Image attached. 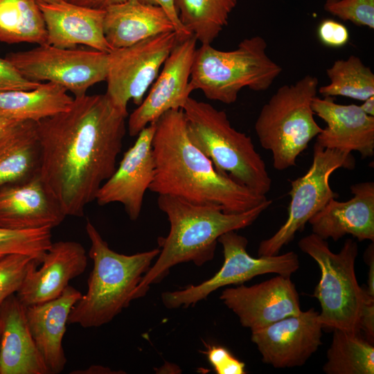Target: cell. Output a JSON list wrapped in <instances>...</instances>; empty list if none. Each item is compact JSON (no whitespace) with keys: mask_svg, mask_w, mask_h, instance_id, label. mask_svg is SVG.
<instances>
[{"mask_svg":"<svg viewBox=\"0 0 374 374\" xmlns=\"http://www.w3.org/2000/svg\"><path fill=\"white\" fill-rule=\"evenodd\" d=\"M127 117L105 93L86 94L37 122L39 177L66 216L82 217L116 170Z\"/></svg>","mask_w":374,"mask_h":374,"instance_id":"6da1fadb","label":"cell"},{"mask_svg":"<svg viewBox=\"0 0 374 374\" xmlns=\"http://www.w3.org/2000/svg\"><path fill=\"white\" fill-rule=\"evenodd\" d=\"M154 123L150 191L191 203L217 205L227 213L248 211L267 199L217 170L189 139L182 109L169 110Z\"/></svg>","mask_w":374,"mask_h":374,"instance_id":"7a4b0ae2","label":"cell"},{"mask_svg":"<svg viewBox=\"0 0 374 374\" xmlns=\"http://www.w3.org/2000/svg\"><path fill=\"white\" fill-rule=\"evenodd\" d=\"M271 204V199H266L248 211L227 213L217 205L195 204L159 195L157 205L168 217L170 231L166 237L157 239L159 254L143 276L136 299L145 296L150 285L159 283L175 265L193 262L200 267L212 260L222 234L250 226Z\"/></svg>","mask_w":374,"mask_h":374,"instance_id":"3957f363","label":"cell"},{"mask_svg":"<svg viewBox=\"0 0 374 374\" xmlns=\"http://www.w3.org/2000/svg\"><path fill=\"white\" fill-rule=\"evenodd\" d=\"M85 230L91 244L89 256L93 266L87 280V291L73 306L68 323L83 328L100 327L110 322L136 299V289L160 249L122 254L109 247L89 220Z\"/></svg>","mask_w":374,"mask_h":374,"instance_id":"277c9868","label":"cell"},{"mask_svg":"<svg viewBox=\"0 0 374 374\" xmlns=\"http://www.w3.org/2000/svg\"><path fill=\"white\" fill-rule=\"evenodd\" d=\"M182 110L189 139L217 170L266 196L272 181L251 138L235 130L224 111L208 103L190 97Z\"/></svg>","mask_w":374,"mask_h":374,"instance_id":"5b68a950","label":"cell"},{"mask_svg":"<svg viewBox=\"0 0 374 374\" xmlns=\"http://www.w3.org/2000/svg\"><path fill=\"white\" fill-rule=\"evenodd\" d=\"M267 44L259 35L242 40L232 51H221L211 44L197 48L192 64L189 85L199 89L206 98L230 105L240 91L268 89L283 71L267 53Z\"/></svg>","mask_w":374,"mask_h":374,"instance_id":"8992f818","label":"cell"},{"mask_svg":"<svg viewBox=\"0 0 374 374\" xmlns=\"http://www.w3.org/2000/svg\"><path fill=\"white\" fill-rule=\"evenodd\" d=\"M318 85L317 77L306 75L281 86L258 114L254 129L261 146L271 152L277 170L296 166L297 157L322 130L312 109Z\"/></svg>","mask_w":374,"mask_h":374,"instance_id":"52a82bcc","label":"cell"},{"mask_svg":"<svg viewBox=\"0 0 374 374\" xmlns=\"http://www.w3.org/2000/svg\"><path fill=\"white\" fill-rule=\"evenodd\" d=\"M298 246L314 260L321 271L313 296L320 303L319 319L323 328L359 334L364 307L371 296L357 280V242L348 238L340 251L334 253L326 240L312 233L302 238Z\"/></svg>","mask_w":374,"mask_h":374,"instance_id":"ba28073f","label":"cell"},{"mask_svg":"<svg viewBox=\"0 0 374 374\" xmlns=\"http://www.w3.org/2000/svg\"><path fill=\"white\" fill-rule=\"evenodd\" d=\"M355 167L351 153L323 148L315 143L310 167L305 174L290 182L287 220L273 235L260 242L258 256L278 254L312 216L337 196L329 184L331 174L339 168L353 170Z\"/></svg>","mask_w":374,"mask_h":374,"instance_id":"9c48e42d","label":"cell"},{"mask_svg":"<svg viewBox=\"0 0 374 374\" xmlns=\"http://www.w3.org/2000/svg\"><path fill=\"white\" fill-rule=\"evenodd\" d=\"M223 249L224 262L211 278L197 285L161 294L163 304L169 309L195 305L213 292L230 285H238L259 275L276 274L290 277L300 266L294 251L253 258L247 251V239L236 231H230L218 238Z\"/></svg>","mask_w":374,"mask_h":374,"instance_id":"30bf717a","label":"cell"},{"mask_svg":"<svg viewBox=\"0 0 374 374\" xmlns=\"http://www.w3.org/2000/svg\"><path fill=\"white\" fill-rule=\"evenodd\" d=\"M5 57L25 78L57 84L74 97L86 95L91 87L107 77L108 53L94 49L62 48L45 44L8 53Z\"/></svg>","mask_w":374,"mask_h":374,"instance_id":"8fae6325","label":"cell"},{"mask_svg":"<svg viewBox=\"0 0 374 374\" xmlns=\"http://www.w3.org/2000/svg\"><path fill=\"white\" fill-rule=\"evenodd\" d=\"M181 41L175 31L152 36L108 53L106 96L128 116L130 100L139 106L166 60Z\"/></svg>","mask_w":374,"mask_h":374,"instance_id":"7c38bea8","label":"cell"},{"mask_svg":"<svg viewBox=\"0 0 374 374\" xmlns=\"http://www.w3.org/2000/svg\"><path fill=\"white\" fill-rule=\"evenodd\" d=\"M197 42L191 35L172 49L148 94L129 116L130 136H136L166 112L183 109L192 92L189 82Z\"/></svg>","mask_w":374,"mask_h":374,"instance_id":"4fadbf2b","label":"cell"},{"mask_svg":"<svg viewBox=\"0 0 374 374\" xmlns=\"http://www.w3.org/2000/svg\"><path fill=\"white\" fill-rule=\"evenodd\" d=\"M319 312L314 308L251 331L262 361L276 368L301 366L322 345Z\"/></svg>","mask_w":374,"mask_h":374,"instance_id":"5bb4252c","label":"cell"},{"mask_svg":"<svg viewBox=\"0 0 374 374\" xmlns=\"http://www.w3.org/2000/svg\"><path fill=\"white\" fill-rule=\"evenodd\" d=\"M220 299L251 331L302 311L294 283L282 275L251 286L226 288Z\"/></svg>","mask_w":374,"mask_h":374,"instance_id":"9a60e30c","label":"cell"},{"mask_svg":"<svg viewBox=\"0 0 374 374\" xmlns=\"http://www.w3.org/2000/svg\"><path fill=\"white\" fill-rule=\"evenodd\" d=\"M154 130L155 123H152L139 133L134 143L124 153L118 166L96 195L100 206L121 204L132 221L139 218L145 192L154 178Z\"/></svg>","mask_w":374,"mask_h":374,"instance_id":"2e32d148","label":"cell"},{"mask_svg":"<svg viewBox=\"0 0 374 374\" xmlns=\"http://www.w3.org/2000/svg\"><path fill=\"white\" fill-rule=\"evenodd\" d=\"M37 269L26 275L15 294L26 306L43 303L57 298L71 280L82 274L87 266L84 247L75 241L52 242Z\"/></svg>","mask_w":374,"mask_h":374,"instance_id":"e0dca14e","label":"cell"},{"mask_svg":"<svg viewBox=\"0 0 374 374\" xmlns=\"http://www.w3.org/2000/svg\"><path fill=\"white\" fill-rule=\"evenodd\" d=\"M312 109L326 124L317 136L316 143L347 153L358 152L362 158L373 156L374 116L364 113L359 105L337 104L328 96H315Z\"/></svg>","mask_w":374,"mask_h":374,"instance_id":"ac0fdd59","label":"cell"},{"mask_svg":"<svg viewBox=\"0 0 374 374\" xmlns=\"http://www.w3.org/2000/svg\"><path fill=\"white\" fill-rule=\"evenodd\" d=\"M37 3L46 25V44L62 48L84 45L107 53L112 50L104 33L105 10L66 1Z\"/></svg>","mask_w":374,"mask_h":374,"instance_id":"d6986e66","label":"cell"},{"mask_svg":"<svg viewBox=\"0 0 374 374\" xmlns=\"http://www.w3.org/2000/svg\"><path fill=\"white\" fill-rule=\"evenodd\" d=\"M66 215L39 175L0 188V227L11 230L53 229Z\"/></svg>","mask_w":374,"mask_h":374,"instance_id":"ffe728a7","label":"cell"},{"mask_svg":"<svg viewBox=\"0 0 374 374\" xmlns=\"http://www.w3.org/2000/svg\"><path fill=\"white\" fill-rule=\"evenodd\" d=\"M350 190V199H332L310 219L313 233L326 240L351 235L359 241H374V182L357 183Z\"/></svg>","mask_w":374,"mask_h":374,"instance_id":"44dd1931","label":"cell"},{"mask_svg":"<svg viewBox=\"0 0 374 374\" xmlns=\"http://www.w3.org/2000/svg\"><path fill=\"white\" fill-rule=\"evenodd\" d=\"M26 309L15 294L0 305V374H49L30 333Z\"/></svg>","mask_w":374,"mask_h":374,"instance_id":"7402d4cb","label":"cell"},{"mask_svg":"<svg viewBox=\"0 0 374 374\" xmlns=\"http://www.w3.org/2000/svg\"><path fill=\"white\" fill-rule=\"evenodd\" d=\"M82 295L77 289L68 285L57 298L26 307L30 333L49 374L60 373L65 367L66 358L62 340L70 312Z\"/></svg>","mask_w":374,"mask_h":374,"instance_id":"603a6c76","label":"cell"},{"mask_svg":"<svg viewBox=\"0 0 374 374\" xmlns=\"http://www.w3.org/2000/svg\"><path fill=\"white\" fill-rule=\"evenodd\" d=\"M172 31V23L159 6L125 0L105 9L104 33L112 49Z\"/></svg>","mask_w":374,"mask_h":374,"instance_id":"cb8c5ba5","label":"cell"},{"mask_svg":"<svg viewBox=\"0 0 374 374\" xmlns=\"http://www.w3.org/2000/svg\"><path fill=\"white\" fill-rule=\"evenodd\" d=\"M41 157L36 121H16L0 131V188L39 176Z\"/></svg>","mask_w":374,"mask_h":374,"instance_id":"d4e9b609","label":"cell"},{"mask_svg":"<svg viewBox=\"0 0 374 374\" xmlns=\"http://www.w3.org/2000/svg\"><path fill=\"white\" fill-rule=\"evenodd\" d=\"M73 100L64 87L49 82L31 90L1 91L0 117L38 122L65 111Z\"/></svg>","mask_w":374,"mask_h":374,"instance_id":"484cf974","label":"cell"},{"mask_svg":"<svg viewBox=\"0 0 374 374\" xmlns=\"http://www.w3.org/2000/svg\"><path fill=\"white\" fill-rule=\"evenodd\" d=\"M237 0H175L182 26L202 44H211L227 26Z\"/></svg>","mask_w":374,"mask_h":374,"instance_id":"4316f807","label":"cell"},{"mask_svg":"<svg viewBox=\"0 0 374 374\" xmlns=\"http://www.w3.org/2000/svg\"><path fill=\"white\" fill-rule=\"evenodd\" d=\"M46 29L35 0H0V42L46 44Z\"/></svg>","mask_w":374,"mask_h":374,"instance_id":"83f0119b","label":"cell"},{"mask_svg":"<svg viewBox=\"0 0 374 374\" xmlns=\"http://www.w3.org/2000/svg\"><path fill=\"white\" fill-rule=\"evenodd\" d=\"M323 366L327 374H373V344L359 334L335 329Z\"/></svg>","mask_w":374,"mask_h":374,"instance_id":"f1b7e54d","label":"cell"},{"mask_svg":"<svg viewBox=\"0 0 374 374\" xmlns=\"http://www.w3.org/2000/svg\"><path fill=\"white\" fill-rule=\"evenodd\" d=\"M326 74L330 83L318 88L323 97L344 96L364 101L374 96V73L357 56L335 61Z\"/></svg>","mask_w":374,"mask_h":374,"instance_id":"f546056e","label":"cell"},{"mask_svg":"<svg viewBox=\"0 0 374 374\" xmlns=\"http://www.w3.org/2000/svg\"><path fill=\"white\" fill-rule=\"evenodd\" d=\"M51 229L11 230L0 227V260L20 253L35 258L40 264L52 244Z\"/></svg>","mask_w":374,"mask_h":374,"instance_id":"4dcf8cb0","label":"cell"},{"mask_svg":"<svg viewBox=\"0 0 374 374\" xmlns=\"http://www.w3.org/2000/svg\"><path fill=\"white\" fill-rule=\"evenodd\" d=\"M40 263L33 257L15 253L0 260V305L21 287L28 271Z\"/></svg>","mask_w":374,"mask_h":374,"instance_id":"1f68e13d","label":"cell"},{"mask_svg":"<svg viewBox=\"0 0 374 374\" xmlns=\"http://www.w3.org/2000/svg\"><path fill=\"white\" fill-rule=\"evenodd\" d=\"M324 10L344 21L374 29V0L326 1Z\"/></svg>","mask_w":374,"mask_h":374,"instance_id":"d6a6232c","label":"cell"},{"mask_svg":"<svg viewBox=\"0 0 374 374\" xmlns=\"http://www.w3.org/2000/svg\"><path fill=\"white\" fill-rule=\"evenodd\" d=\"M217 374H244L245 364L222 346H208L205 352Z\"/></svg>","mask_w":374,"mask_h":374,"instance_id":"836d02e7","label":"cell"},{"mask_svg":"<svg viewBox=\"0 0 374 374\" xmlns=\"http://www.w3.org/2000/svg\"><path fill=\"white\" fill-rule=\"evenodd\" d=\"M41 84L25 78L10 61L0 57V92L31 90Z\"/></svg>","mask_w":374,"mask_h":374,"instance_id":"e575fe53","label":"cell"},{"mask_svg":"<svg viewBox=\"0 0 374 374\" xmlns=\"http://www.w3.org/2000/svg\"><path fill=\"white\" fill-rule=\"evenodd\" d=\"M317 35L322 44L332 48L342 47L350 39L348 28L341 23L330 19L320 23Z\"/></svg>","mask_w":374,"mask_h":374,"instance_id":"d590c367","label":"cell"},{"mask_svg":"<svg viewBox=\"0 0 374 374\" xmlns=\"http://www.w3.org/2000/svg\"><path fill=\"white\" fill-rule=\"evenodd\" d=\"M143 3L159 6L162 8L166 13L170 20L172 23L175 32L177 34L180 40H183L188 37L190 36L189 32H188L182 26L179 19L175 6V0H137Z\"/></svg>","mask_w":374,"mask_h":374,"instance_id":"8d00e7d4","label":"cell"},{"mask_svg":"<svg viewBox=\"0 0 374 374\" xmlns=\"http://www.w3.org/2000/svg\"><path fill=\"white\" fill-rule=\"evenodd\" d=\"M361 331H364L366 339L373 344L374 339V298L366 300L361 320Z\"/></svg>","mask_w":374,"mask_h":374,"instance_id":"74e56055","label":"cell"},{"mask_svg":"<svg viewBox=\"0 0 374 374\" xmlns=\"http://www.w3.org/2000/svg\"><path fill=\"white\" fill-rule=\"evenodd\" d=\"M365 260L369 265L368 274V283L366 289H364L367 295L374 297V253H373V242L368 246L365 252Z\"/></svg>","mask_w":374,"mask_h":374,"instance_id":"f35d334b","label":"cell"},{"mask_svg":"<svg viewBox=\"0 0 374 374\" xmlns=\"http://www.w3.org/2000/svg\"><path fill=\"white\" fill-rule=\"evenodd\" d=\"M68 2L77 4L79 6L105 10L108 6L123 2L125 0H66Z\"/></svg>","mask_w":374,"mask_h":374,"instance_id":"ab89813d","label":"cell"},{"mask_svg":"<svg viewBox=\"0 0 374 374\" xmlns=\"http://www.w3.org/2000/svg\"><path fill=\"white\" fill-rule=\"evenodd\" d=\"M111 371L109 368L104 367L102 366H96L92 365L89 366V368L84 369V370H80V371H73V372H71V373L73 374H100V373H113L114 372H111Z\"/></svg>","mask_w":374,"mask_h":374,"instance_id":"60d3db41","label":"cell"},{"mask_svg":"<svg viewBox=\"0 0 374 374\" xmlns=\"http://www.w3.org/2000/svg\"><path fill=\"white\" fill-rule=\"evenodd\" d=\"M362 111L366 114L374 116V96H372L365 100L359 105Z\"/></svg>","mask_w":374,"mask_h":374,"instance_id":"b9f144b4","label":"cell"},{"mask_svg":"<svg viewBox=\"0 0 374 374\" xmlns=\"http://www.w3.org/2000/svg\"><path fill=\"white\" fill-rule=\"evenodd\" d=\"M16 121L7 119L3 117H0V131L4 129L6 127Z\"/></svg>","mask_w":374,"mask_h":374,"instance_id":"7bdbcfd3","label":"cell"},{"mask_svg":"<svg viewBox=\"0 0 374 374\" xmlns=\"http://www.w3.org/2000/svg\"><path fill=\"white\" fill-rule=\"evenodd\" d=\"M35 1L37 2H41V3H53L61 2L66 0H35Z\"/></svg>","mask_w":374,"mask_h":374,"instance_id":"ee69618b","label":"cell"},{"mask_svg":"<svg viewBox=\"0 0 374 374\" xmlns=\"http://www.w3.org/2000/svg\"><path fill=\"white\" fill-rule=\"evenodd\" d=\"M1 333H2V322H1V320L0 319V352H1Z\"/></svg>","mask_w":374,"mask_h":374,"instance_id":"f6af8a7d","label":"cell"},{"mask_svg":"<svg viewBox=\"0 0 374 374\" xmlns=\"http://www.w3.org/2000/svg\"><path fill=\"white\" fill-rule=\"evenodd\" d=\"M327 1H337V0H327Z\"/></svg>","mask_w":374,"mask_h":374,"instance_id":"bcb514c9","label":"cell"}]
</instances>
